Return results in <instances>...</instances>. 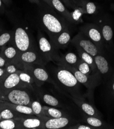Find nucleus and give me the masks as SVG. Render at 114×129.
I'll return each mask as SVG.
<instances>
[{"label":"nucleus","instance_id":"obj_41","mask_svg":"<svg viewBox=\"0 0 114 129\" xmlns=\"http://www.w3.org/2000/svg\"><path fill=\"white\" fill-rule=\"evenodd\" d=\"M29 1L32 3H34L36 4L37 5H39L41 4L42 1H41L40 0H29Z\"/></svg>","mask_w":114,"mask_h":129},{"label":"nucleus","instance_id":"obj_44","mask_svg":"<svg viewBox=\"0 0 114 129\" xmlns=\"http://www.w3.org/2000/svg\"><path fill=\"white\" fill-rule=\"evenodd\" d=\"M110 8H111V9L112 10H114V4H112L111 5V6H110Z\"/></svg>","mask_w":114,"mask_h":129},{"label":"nucleus","instance_id":"obj_2","mask_svg":"<svg viewBox=\"0 0 114 129\" xmlns=\"http://www.w3.org/2000/svg\"><path fill=\"white\" fill-rule=\"evenodd\" d=\"M54 76L62 87L69 93L71 97L82 96L80 91V83L70 71L58 66L55 70Z\"/></svg>","mask_w":114,"mask_h":129},{"label":"nucleus","instance_id":"obj_18","mask_svg":"<svg viewBox=\"0 0 114 129\" xmlns=\"http://www.w3.org/2000/svg\"><path fill=\"white\" fill-rule=\"evenodd\" d=\"M71 35L69 29H66L58 34L52 42L57 49H64L71 41Z\"/></svg>","mask_w":114,"mask_h":129},{"label":"nucleus","instance_id":"obj_24","mask_svg":"<svg viewBox=\"0 0 114 129\" xmlns=\"http://www.w3.org/2000/svg\"><path fill=\"white\" fill-rule=\"evenodd\" d=\"M37 93L42 101L48 106L60 108L63 107V105L61 104L59 100L54 96L44 92H41L40 91H38Z\"/></svg>","mask_w":114,"mask_h":129},{"label":"nucleus","instance_id":"obj_47","mask_svg":"<svg viewBox=\"0 0 114 129\" xmlns=\"http://www.w3.org/2000/svg\"><path fill=\"white\" fill-rule=\"evenodd\" d=\"M2 117H1V113H0V121L2 120Z\"/></svg>","mask_w":114,"mask_h":129},{"label":"nucleus","instance_id":"obj_4","mask_svg":"<svg viewBox=\"0 0 114 129\" xmlns=\"http://www.w3.org/2000/svg\"><path fill=\"white\" fill-rule=\"evenodd\" d=\"M36 43L40 53L47 63L52 61L57 64L61 61V57L58 52V49L40 30L37 33Z\"/></svg>","mask_w":114,"mask_h":129},{"label":"nucleus","instance_id":"obj_46","mask_svg":"<svg viewBox=\"0 0 114 129\" xmlns=\"http://www.w3.org/2000/svg\"><path fill=\"white\" fill-rule=\"evenodd\" d=\"M3 29H4L3 28V27H2V25H1V24H0V32L2 31Z\"/></svg>","mask_w":114,"mask_h":129},{"label":"nucleus","instance_id":"obj_7","mask_svg":"<svg viewBox=\"0 0 114 129\" xmlns=\"http://www.w3.org/2000/svg\"><path fill=\"white\" fill-rule=\"evenodd\" d=\"M57 66L62 67L70 71L75 76L79 82L84 85L90 91L94 89L100 84L101 81H102V78H101L100 76H88L85 75L80 72L75 68L68 65V64L63 62L61 60L58 64H57Z\"/></svg>","mask_w":114,"mask_h":129},{"label":"nucleus","instance_id":"obj_31","mask_svg":"<svg viewBox=\"0 0 114 129\" xmlns=\"http://www.w3.org/2000/svg\"><path fill=\"white\" fill-rule=\"evenodd\" d=\"M0 129H20L18 118L2 119L0 121Z\"/></svg>","mask_w":114,"mask_h":129},{"label":"nucleus","instance_id":"obj_29","mask_svg":"<svg viewBox=\"0 0 114 129\" xmlns=\"http://www.w3.org/2000/svg\"><path fill=\"white\" fill-rule=\"evenodd\" d=\"M74 68H75L77 70H78L82 73L88 76H93V75L100 76L99 74L95 73L93 71L91 67L88 65L87 63L83 61L81 59H80L79 62H78L77 64L76 65V66Z\"/></svg>","mask_w":114,"mask_h":129},{"label":"nucleus","instance_id":"obj_26","mask_svg":"<svg viewBox=\"0 0 114 129\" xmlns=\"http://www.w3.org/2000/svg\"><path fill=\"white\" fill-rule=\"evenodd\" d=\"M43 112L46 117L49 118H59L69 117V116L65 112L53 107L43 106Z\"/></svg>","mask_w":114,"mask_h":129},{"label":"nucleus","instance_id":"obj_32","mask_svg":"<svg viewBox=\"0 0 114 129\" xmlns=\"http://www.w3.org/2000/svg\"><path fill=\"white\" fill-rule=\"evenodd\" d=\"M30 107L31 108L35 115L40 117H45L43 112V106L38 100H33Z\"/></svg>","mask_w":114,"mask_h":129},{"label":"nucleus","instance_id":"obj_38","mask_svg":"<svg viewBox=\"0 0 114 129\" xmlns=\"http://www.w3.org/2000/svg\"><path fill=\"white\" fill-rule=\"evenodd\" d=\"M5 12V7L4 4L0 0V16L3 15Z\"/></svg>","mask_w":114,"mask_h":129},{"label":"nucleus","instance_id":"obj_15","mask_svg":"<svg viewBox=\"0 0 114 129\" xmlns=\"http://www.w3.org/2000/svg\"><path fill=\"white\" fill-rule=\"evenodd\" d=\"M45 117H40L34 116L18 118L20 129L43 128V120Z\"/></svg>","mask_w":114,"mask_h":129},{"label":"nucleus","instance_id":"obj_28","mask_svg":"<svg viewBox=\"0 0 114 129\" xmlns=\"http://www.w3.org/2000/svg\"><path fill=\"white\" fill-rule=\"evenodd\" d=\"M14 30L3 29L0 32V50L4 46L8 44L13 39Z\"/></svg>","mask_w":114,"mask_h":129},{"label":"nucleus","instance_id":"obj_45","mask_svg":"<svg viewBox=\"0 0 114 129\" xmlns=\"http://www.w3.org/2000/svg\"><path fill=\"white\" fill-rule=\"evenodd\" d=\"M3 100H1L0 99V108L1 107V106H2V104H3Z\"/></svg>","mask_w":114,"mask_h":129},{"label":"nucleus","instance_id":"obj_39","mask_svg":"<svg viewBox=\"0 0 114 129\" xmlns=\"http://www.w3.org/2000/svg\"><path fill=\"white\" fill-rule=\"evenodd\" d=\"M5 71L4 69L0 68V81L5 78Z\"/></svg>","mask_w":114,"mask_h":129},{"label":"nucleus","instance_id":"obj_25","mask_svg":"<svg viewBox=\"0 0 114 129\" xmlns=\"http://www.w3.org/2000/svg\"><path fill=\"white\" fill-rule=\"evenodd\" d=\"M76 49H77L78 55L79 56L80 58L83 61L87 63L91 67V68L95 73L99 74L97 66L96 65L94 57L92 56L91 55L87 53L81 48H76Z\"/></svg>","mask_w":114,"mask_h":129},{"label":"nucleus","instance_id":"obj_19","mask_svg":"<svg viewBox=\"0 0 114 129\" xmlns=\"http://www.w3.org/2000/svg\"><path fill=\"white\" fill-rule=\"evenodd\" d=\"M53 8L66 20L71 24H75L72 17V13L70 12L61 0H50Z\"/></svg>","mask_w":114,"mask_h":129},{"label":"nucleus","instance_id":"obj_16","mask_svg":"<svg viewBox=\"0 0 114 129\" xmlns=\"http://www.w3.org/2000/svg\"><path fill=\"white\" fill-rule=\"evenodd\" d=\"M75 104L81 110L82 113L91 116L101 118V115L96 108L91 104L85 101L82 96L79 97H71Z\"/></svg>","mask_w":114,"mask_h":129},{"label":"nucleus","instance_id":"obj_6","mask_svg":"<svg viewBox=\"0 0 114 129\" xmlns=\"http://www.w3.org/2000/svg\"><path fill=\"white\" fill-rule=\"evenodd\" d=\"M94 59L102 80L107 83L114 74L113 61L105 52V48L95 56Z\"/></svg>","mask_w":114,"mask_h":129},{"label":"nucleus","instance_id":"obj_11","mask_svg":"<svg viewBox=\"0 0 114 129\" xmlns=\"http://www.w3.org/2000/svg\"><path fill=\"white\" fill-rule=\"evenodd\" d=\"M79 123L70 116L59 118H49L46 117L43 120V128L44 129H60L68 128L69 126Z\"/></svg>","mask_w":114,"mask_h":129},{"label":"nucleus","instance_id":"obj_10","mask_svg":"<svg viewBox=\"0 0 114 129\" xmlns=\"http://www.w3.org/2000/svg\"><path fill=\"white\" fill-rule=\"evenodd\" d=\"M80 31L93 42L101 49H104L105 44L99 25L87 23L80 27Z\"/></svg>","mask_w":114,"mask_h":129},{"label":"nucleus","instance_id":"obj_23","mask_svg":"<svg viewBox=\"0 0 114 129\" xmlns=\"http://www.w3.org/2000/svg\"><path fill=\"white\" fill-rule=\"evenodd\" d=\"M0 113H1V117L2 119H16L22 117H29L27 116H25L21 113H19L18 112H17L14 110L6 107L3 104V101L1 107L0 108Z\"/></svg>","mask_w":114,"mask_h":129},{"label":"nucleus","instance_id":"obj_20","mask_svg":"<svg viewBox=\"0 0 114 129\" xmlns=\"http://www.w3.org/2000/svg\"><path fill=\"white\" fill-rule=\"evenodd\" d=\"M82 120L85 123L94 127L95 128H112L113 127L101 118L91 116L83 113H82Z\"/></svg>","mask_w":114,"mask_h":129},{"label":"nucleus","instance_id":"obj_3","mask_svg":"<svg viewBox=\"0 0 114 129\" xmlns=\"http://www.w3.org/2000/svg\"><path fill=\"white\" fill-rule=\"evenodd\" d=\"M31 91L28 87L14 88L3 94L0 99L13 104L30 106L33 101Z\"/></svg>","mask_w":114,"mask_h":129},{"label":"nucleus","instance_id":"obj_42","mask_svg":"<svg viewBox=\"0 0 114 129\" xmlns=\"http://www.w3.org/2000/svg\"><path fill=\"white\" fill-rule=\"evenodd\" d=\"M40 1L43 2H44V3H46V4H47L50 7H51L52 8H53V6H52V5L51 4V3H50V0H40Z\"/></svg>","mask_w":114,"mask_h":129},{"label":"nucleus","instance_id":"obj_36","mask_svg":"<svg viewBox=\"0 0 114 129\" xmlns=\"http://www.w3.org/2000/svg\"><path fill=\"white\" fill-rule=\"evenodd\" d=\"M7 61L1 54H0V68L5 69L7 65Z\"/></svg>","mask_w":114,"mask_h":129},{"label":"nucleus","instance_id":"obj_14","mask_svg":"<svg viewBox=\"0 0 114 129\" xmlns=\"http://www.w3.org/2000/svg\"><path fill=\"white\" fill-rule=\"evenodd\" d=\"M99 26L102 33L105 48L110 51H114L113 30L110 24L108 21L105 20L101 22Z\"/></svg>","mask_w":114,"mask_h":129},{"label":"nucleus","instance_id":"obj_9","mask_svg":"<svg viewBox=\"0 0 114 129\" xmlns=\"http://www.w3.org/2000/svg\"><path fill=\"white\" fill-rule=\"evenodd\" d=\"M75 48H79L95 57L104 49H101L81 31L76 35L70 42Z\"/></svg>","mask_w":114,"mask_h":129},{"label":"nucleus","instance_id":"obj_5","mask_svg":"<svg viewBox=\"0 0 114 129\" xmlns=\"http://www.w3.org/2000/svg\"><path fill=\"white\" fill-rule=\"evenodd\" d=\"M14 30L13 39L10 42L16 47L20 53L37 48V43L34 41L31 34L25 28L19 26Z\"/></svg>","mask_w":114,"mask_h":129},{"label":"nucleus","instance_id":"obj_1","mask_svg":"<svg viewBox=\"0 0 114 129\" xmlns=\"http://www.w3.org/2000/svg\"><path fill=\"white\" fill-rule=\"evenodd\" d=\"M38 6L39 23L48 35L50 41L52 42L60 33L69 29V23L54 8L43 2Z\"/></svg>","mask_w":114,"mask_h":129},{"label":"nucleus","instance_id":"obj_13","mask_svg":"<svg viewBox=\"0 0 114 129\" xmlns=\"http://www.w3.org/2000/svg\"><path fill=\"white\" fill-rule=\"evenodd\" d=\"M0 86L3 91V94L14 88L28 87L20 80L18 73L11 74L6 76L0 81Z\"/></svg>","mask_w":114,"mask_h":129},{"label":"nucleus","instance_id":"obj_12","mask_svg":"<svg viewBox=\"0 0 114 129\" xmlns=\"http://www.w3.org/2000/svg\"><path fill=\"white\" fill-rule=\"evenodd\" d=\"M18 61L22 63L36 64L45 67L47 62L44 59L38 48H34L19 54Z\"/></svg>","mask_w":114,"mask_h":129},{"label":"nucleus","instance_id":"obj_37","mask_svg":"<svg viewBox=\"0 0 114 129\" xmlns=\"http://www.w3.org/2000/svg\"><path fill=\"white\" fill-rule=\"evenodd\" d=\"M61 2L65 5V6L68 8H71V9H73L74 8L72 6V5L71 4L70 2H69V0H61Z\"/></svg>","mask_w":114,"mask_h":129},{"label":"nucleus","instance_id":"obj_33","mask_svg":"<svg viewBox=\"0 0 114 129\" xmlns=\"http://www.w3.org/2000/svg\"><path fill=\"white\" fill-rule=\"evenodd\" d=\"M107 93L109 100H114V74L107 83Z\"/></svg>","mask_w":114,"mask_h":129},{"label":"nucleus","instance_id":"obj_17","mask_svg":"<svg viewBox=\"0 0 114 129\" xmlns=\"http://www.w3.org/2000/svg\"><path fill=\"white\" fill-rule=\"evenodd\" d=\"M0 54H1L6 59L7 64L19 62L18 61L19 51L16 47L10 42L2 48L0 50Z\"/></svg>","mask_w":114,"mask_h":129},{"label":"nucleus","instance_id":"obj_43","mask_svg":"<svg viewBox=\"0 0 114 129\" xmlns=\"http://www.w3.org/2000/svg\"><path fill=\"white\" fill-rule=\"evenodd\" d=\"M2 94H3V91H2V89H1V86H0V96H1L2 95Z\"/></svg>","mask_w":114,"mask_h":129},{"label":"nucleus","instance_id":"obj_27","mask_svg":"<svg viewBox=\"0 0 114 129\" xmlns=\"http://www.w3.org/2000/svg\"><path fill=\"white\" fill-rule=\"evenodd\" d=\"M79 8L83 14L88 15H94L97 14L99 8L97 5L94 2L88 0H82Z\"/></svg>","mask_w":114,"mask_h":129},{"label":"nucleus","instance_id":"obj_30","mask_svg":"<svg viewBox=\"0 0 114 129\" xmlns=\"http://www.w3.org/2000/svg\"><path fill=\"white\" fill-rule=\"evenodd\" d=\"M78 55L72 52H68L61 57V61L70 66L75 67L80 60Z\"/></svg>","mask_w":114,"mask_h":129},{"label":"nucleus","instance_id":"obj_8","mask_svg":"<svg viewBox=\"0 0 114 129\" xmlns=\"http://www.w3.org/2000/svg\"><path fill=\"white\" fill-rule=\"evenodd\" d=\"M22 64L24 67V71L28 72L32 75L38 87H40L46 82L54 84L56 87L57 86V84L50 77L44 66L28 63Z\"/></svg>","mask_w":114,"mask_h":129},{"label":"nucleus","instance_id":"obj_40","mask_svg":"<svg viewBox=\"0 0 114 129\" xmlns=\"http://www.w3.org/2000/svg\"><path fill=\"white\" fill-rule=\"evenodd\" d=\"M5 5L9 6L12 3V0H1Z\"/></svg>","mask_w":114,"mask_h":129},{"label":"nucleus","instance_id":"obj_22","mask_svg":"<svg viewBox=\"0 0 114 129\" xmlns=\"http://www.w3.org/2000/svg\"><path fill=\"white\" fill-rule=\"evenodd\" d=\"M3 104L6 107L14 110L17 112L27 116H35L31 108L29 106L13 104L5 101H3Z\"/></svg>","mask_w":114,"mask_h":129},{"label":"nucleus","instance_id":"obj_34","mask_svg":"<svg viewBox=\"0 0 114 129\" xmlns=\"http://www.w3.org/2000/svg\"><path fill=\"white\" fill-rule=\"evenodd\" d=\"M68 128L69 129H95L94 127L88 125L87 124H83L80 123H76L69 126Z\"/></svg>","mask_w":114,"mask_h":129},{"label":"nucleus","instance_id":"obj_35","mask_svg":"<svg viewBox=\"0 0 114 129\" xmlns=\"http://www.w3.org/2000/svg\"><path fill=\"white\" fill-rule=\"evenodd\" d=\"M71 4L74 8V9L79 8L82 0H69Z\"/></svg>","mask_w":114,"mask_h":129},{"label":"nucleus","instance_id":"obj_21","mask_svg":"<svg viewBox=\"0 0 114 129\" xmlns=\"http://www.w3.org/2000/svg\"><path fill=\"white\" fill-rule=\"evenodd\" d=\"M18 74L20 79L23 83L32 89V91L36 92H38L37 88L40 87H38L37 86L33 76L30 73L22 71L18 72Z\"/></svg>","mask_w":114,"mask_h":129}]
</instances>
